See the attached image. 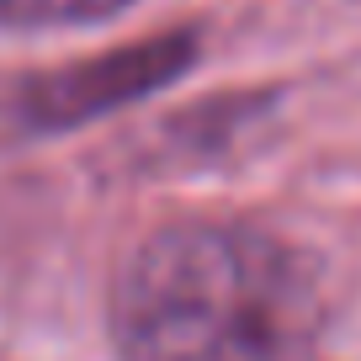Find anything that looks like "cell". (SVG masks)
I'll use <instances>...</instances> for the list:
<instances>
[{"label": "cell", "instance_id": "6da1fadb", "mask_svg": "<svg viewBox=\"0 0 361 361\" xmlns=\"http://www.w3.org/2000/svg\"><path fill=\"white\" fill-rule=\"evenodd\" d=\"M319 319L308 260L287 239L224 218L154 228L112 282L123 361H303Z\"/></svg>", "mask_w": 361, "mask_h": 361}, {"label": "cell", "instance_id": "7a4b0ae2", "mask_svg": "<svg viewBox=\"0 0 361 361\" xmlns=\"http://www.w3.org/2000/svg\"><path fill=\"white\" fill-rule=\"evenodd\" d=\"M192 64V37H154L128 54H106L96 64H75L59 75H37L16 90V123L22 128H69L133 102L144 90L165 85Z\"/></svg>", "mask_w": 361, "mask_h": 361}, {"label": "cell", "instance_id": "3957f363", "mask_svg": "<svg viewBox=\"0 0 361 361\" xmlns=\"http://www.w3.org/2000/svg\"><path fill=\"white\" fill-rule=\"evenodd\" d=\"M128 6L133 0H0V27H85Z\"/></svg>", "mask_w": 361, "mask_h": 361}]
</instances>
